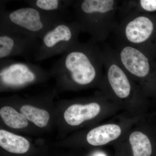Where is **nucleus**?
I'll return each instance as SVG.
<instances>
[{"label":"nucleus","mask_w":156,"mask_h":156,"mask_svg":"<svg viewBox=\"0 0 156 156\" xmlns=\"http://www.w3.org/2000/svg\"><path fill=\"white\" fill-rule=\"evenodd\" d=\"M100 109V105L96 102L73 105L65 112V120L70 126H79L84 121L96 117L99 114Z\"/></svg>","instance_id":"obj_9"},{"label":"nucleus","mask_w":156,"mask_h":156,"mask_svg":"<svg viewBox=\"0 0 156 156\" xmlns=\"http://www.w3.org/2000/svg\"><path fill=\"white\" fill-rule=\"evenodd\" d=\"M40 42L37 38L0 27V60L17 56L34 60Z\"/></svg>","instance_id":"obj_8"},{"label":"nucleus","mask_w":156,"mask_h":156,"mask_svg":"<svg viewBox=\"0 0 156 156\" xmlns=\"http://www.w3.org/2000/svg\"><path fill=\"white\" fill-rule=\"evenodd\" d=\"M29 6L50 13L68 14V9L75 1L71 0H28L24 1Z\"/></svg>","instance_id":"obj_13"},{"label":"nucleus","mask_w":156,"mask_h":156,"mask_svg":"<svg viewBox=\"0 0 156 156\" xmlns=\"http://www.w3.org/2000/svg\"><path fill=\"white\" fill-rule=\"evenodd\" d=\"M129 141L134 156H151L152 146L150 140L145 134L134 131L129 137Z\"/></svg>","instance_id":"obj_14"},{"label":"nucleus","mask_w":156,"mask_h":156,"mask_svg":"<svg viewBox=\"0 0 156 156\" xmlns=\"http://www.w3.org/2000/svg\"><path fill=\"white\" fill-rule=\"evenodd\" d=\"M103 69L102 47L90 40L77 42L54 63L50 72L60 80L84 87L95 83Z\"/></svg>","instance_id":"obj_1"},{"label":"nucleus","mask_w":156,"mask_h":156,"mask_svg":"<svg viewBox=\"0 0 156 156\" xmlns=\"http://www.w3.org/2000/svg\"><path fill=\"white\" fill-rule=\"evenodd\" d=\"M121 2L117 0H77L72 6L73 20L95 43L104 42L113 34L119 21Z\"/></svg>","instance_id":"obj_2"},{"label":"nucleus","mask_w":156,"mask_h":156,"mask_svg":"<svg viewBox=\"0 0 156 156\" xmlns=\"http://www.w3.org/2000/svg\"><path fill=\"white\" fill-rule=\"evenodd\" d=\"M0 146L12 153L22 154L26 153L30 147L28 140L5 130H0Z\"/></svg>","instance_id":"obj_12"},{"label":"nucleus","mask_w":156,"mask_h":156,"mask_svg":"<svg viewBox=\"0 0 156 156\" xmlns=\"http://www.w3.org/2000/svg\"><path fill=\"white\" fill-rule=\"evenodd\" d=\"M48 75L43 68L28 61H15L11 58L0 60L1 86L5 88L24 87Z\"/></svg>","instance_id":"obj_7"},{"label":"nucleus","mask_w":156,"mask_h":156,"mask_svg":"<svg viewBox=\"0 0 156 156\" xmlns=\"http://www.w3.org/2000/svg\"><path fill=\"white\" fill-rule=\"evenodd\" d=\"M20 111L27 120L40 128L47 126L50 119V114L48 112L28 105H23Z\"/></svg>","instance_id":"obj_16"},{"label":"nucleus","mask_w":156,"mask_h":156,"mask_svg":"<svg viewBox=\"0 0 156 156\" xmlns=\"http://www.w3.org/2000/svg\"><path fill=\"white\" fill-rule=\"evenodd\" d=\"M113 34L116 41L156 57V14L130 13L119 20Z\"/></svg>","instance_id":"obj_4"},{"label":"nucleus","mask_w":156,"mask_h":156,"mask_svg":"<svg viewBox=\"0 0 156 156\" xmlns=\"http://www.w3.org/2000/svg\"><path fill=\"white\" fill-rule=\"evenodd\" d=\"M0 115L7 126L14 129H20L28 126L27 119L10 106H5L0 110Z\"/></svg>","instance_id":"obj_15"},{"label":"nucleus","mask_w":156,"mask_h":156,"mask_svg":"<svg viewBox=\"0 0 156 156\" xmlns=\"http://www.w3.org/2000/svg\"><path fill=\"white\" fill-rule=\"evenodd\" d=\"M6 3L0 2V27L34 37L41 39L56 23L70 20L68 14L47 13L30 6L9 11L6 9Z\"/></svg>","instance_id":"obj_3"},{"label":"nucleus","mask_w":156,"mask_h":156,"mask_svg":"<svg viewBox=\"0 0 156 156\" xmlns=\"http://www.w3.org/2000/svg\"><path fill=\"white\" fill-rule=\"evenodd\" d=\"M116 41L113 49L130 76L140 81L156 78V57L140 48Z\"/></svg>","instance_id":"obj_6"},{"label":"nucleus","mask_w":156,"mask_h":156,"mask_svg":"<svg viewBox=\"0 0 156 156\" xmlns=\"http://www.w3.org/2000/svg\"><path fill=\"white\" fill-rule=\"evenodd\" d=\"M133 13L156 14V0H126L121 2L119 10L120 20Z\"/></svg>","instance_id":"obj_11"},{"label":"nucleus","mask_w":156,"mask_h":156,"mask_svg":"<svg viewBox=\"0 0 156 156\" xmlns=\"http://www.w3.org/2000/svg\"><path fill=\"white\" fill-rule=\"evenodd\" d=\"M80 27L76 21H61L42 36L34 61H41L53 56L63 55L79 42Z\"/></svg>","instance_id":"obj_5"},{"label":"nucleus","mask_w":156,"mask_h":156,"mask_svg":"<svg viewBox=\"0 0 156 156\" xmlns=\"http://www.w3.org/2000/svg\"><path fill=\"white\" fill-rule=\"evenodd\" d=\"M121 129L115 124H107L93 128L87 135V141L93 146L105 145L119 136Z\"/></svg>","instance_id":"obj_10"},{"label":"nucleus","mask_w":156,"mask_h":156,"mask_svg":"<svg viewBox=\"0 0 156 156\" xmlns=\"http://www.w3.org/2000/svg\"><path fill=\"white\" fill-rule=\"evenodd\" d=\"M95 156H105L104 155V154H98L96 155Z\"/></svg>","instance_id":"obj_17"}]
</instances>
